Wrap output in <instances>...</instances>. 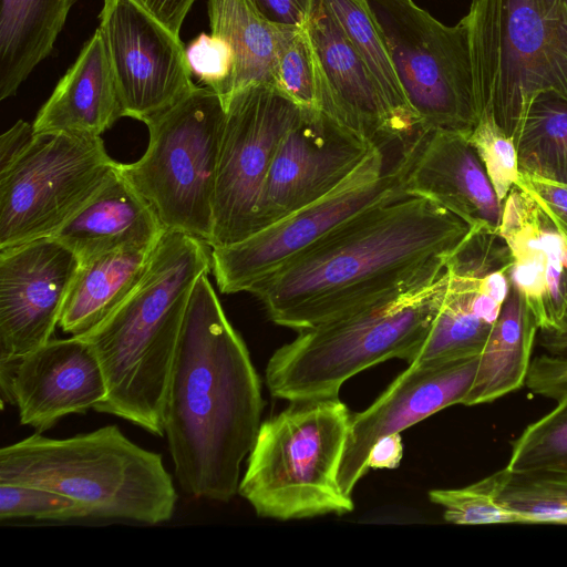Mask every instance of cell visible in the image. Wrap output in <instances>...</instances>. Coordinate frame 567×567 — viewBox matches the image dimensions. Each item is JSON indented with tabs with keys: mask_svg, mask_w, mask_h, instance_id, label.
I'll return each mask as SVG.
<instances>
[{
	"mask_svg": "<svg viewBox=\"0 0 567 567\" xmlns=\"http://www.w3.org/2000/svg\"><path fill=\"white\" fill-rule=\"evenodd\" d=\"M446 286L444 270L430 284L298 331L267 363L269 392L289 402L336 398L357 373L388 359L405 360L425 338Z\"/></svg>",
	"mask_w": 567,
	"mask_h": 567,
	"instance_id": "5",
	"label": "cell"
},
{
	"mask_svg": "<svg viewBox=\"0 0 567 567\" xmlns=\"http://www.w3.org/2000/svg\"><path fill=\"white\" fill-rule=\"evenodd\" d=\"M516 186L528 193L567 236V184L519 171Z\"/></svg>",
	"mask_w": 567,
	"mask_h": 567,
	"instance_id": "36",
	"label": "cell"
},
{
	"mask_svg": "<svg viewBox=\"0 0 567 567\" xmlns=\"http://www.w3.org/2000/svg\"><path fill=\"white\" fill-rule=\"evenodd\" d=\"M512 471L505 466L464 487L432 489L429 498L443 509V518L456 525L520 524L499 495Z\"/></svg>",
	"mask_w": 567,
	"mask_h": 567,
	"instance_id": "30",
	"label": "cell"
},
{
	"mask_svg": "<svg viewBox=\"0 0 567 567\" xmlns=\"http://www.w3.org/2000/svg\"><path fill=\"white\" fill-rule=\"evenodd\" d=\"M403 457V443L400 433L381 437L371 449L368 457L369 470H394Z\"/></svg>",
	"mask_w": 567,
	"mask_h": 567,
	"instance_id": "40",
	"label": "cell"
},
{
	"mask_svg": "<svg viewBox=\"0 0 567 567\" xmlns=\"http://www.w3.org/2000/svg\"><path fill=\"white\" fill-rule=\"evenodd\" d=\"M318 74V109L342 126L386 147L410 142V134L383 100L367 65L323 0H316L307 23Z\"/></svg>",
	"mask_w": 567,
	"mask_h": 567,
	"instance_id": "18",
	"label": "cell"
},
{
	"mask_svg": "<svg viewBox=\"0 0 567 567\" xmlns=\"http://www.w3.org/2000/svg\"><path fill=\"white\" fill-rule=\"evenodd\" d=\"M86 507L58 492L21 484L0 483V520L69 522L91 518Z\"/></svg>",
	"mask_w": 567,
	"mask_h": 567,
	"instance_id": "33",
	"label": "cell"
},
{
	"mask_svg": "<svg viewBox=\"0 0 567 567\" xmlns=\"http://www.w3.org/2000/svg\"><path fill=\"white\" fill-rule=\"evenodd\" d=\"M123 116L106 44L97 28L39 110L33 130L41 135L100 136Z\"/></svg>",
	"mask_w": 567,
	"mask_h": 567,
	"instance_id": "21",
	"label": "cell"
},
{
	"mask_svg": "<svg viewBox=\"0 0 567 567\" xmlns=\"http://www.w3.org/2000/svg\"><path fill=\"white\" fill-rule=\"evenodd\" d=\"M203 274L185 313L164 409V435L184 493L228 503L261 424L260 378Z\"/></svg>",
	"mask_w": 567,
	"mask_h": 567,
	"instance_id": "2",
	"label": "cell"
},
{
	"mask_svg": "<svg viewBox=\"0 0 567 567\" xmlns=\"http://www.w3.org/2000/svg\"><path fill=\"white\" fill-rule=\"evenodd\" d=\"M270 22L287 27H306L316 0H252Z\"/></svg>",
	"mask_w": 567,
	"mask_h": 567,
	"instance_id": "37",
	"label": "cell"
},
{
	"mask_svg": "<svg viewBox=\"0 0 567 567\" xmlns=\"http://www.w3.org/2000/svg\"><path fill=\"white\" fill-rule=\"evenodd\" d=\"M567 465V394L512 442L507 468L513 473Z\"/></svg>",
	"mask_w": 567,
	"mask_h": 567,
	"instance_id": "32",
	"label": "cell"
},
{
	"mask_svg": "<svg viewBox=\"0 0 567 567\" xmlns=\"http://www.w3.org/2000/svg\"><path fill=\"white\" fill-rule=\"evenodd\" d=\"M165 230L148 203L116 168L51 237L70 248L81 262L116 250L153 248Z\"/></svg>",
	"mask_w": 567,
	"mask_h": 567,
	"instance_id": "22",
	"label": "cell"
},
{
	"mask_svg": "<svg viewBox=\"0 0 567 567\" xmlns=\"http://www.w3.org/2000/svg\"><path fill=\"white\" fill-rule=\"evenodd\" d=\"M423 132L470 134L478 122L468 30L447 27L413 0H368Z\"/></svg>",
	"mask_w": 567,
	"mask_h": 567,
	"instance_id": "9",
	"label": "cell"
},
{
	"mask_svg": "<svg viewBox=\"0 0 567 567\" xmlns=\"http://www.w3.org/2000/svg\"><path fill=\"white\" fill-rule=\"evenodd\" d=\"M301 109L268 83L247 86L225 104L210 248L238 243L254 233L268 169Z\"/></svg>",
	"mask_w": 567,
	"mask_h": 567,
	"instance_id": "12",
	"label": "cell"
},
{
	"mask_svg": "<svg viewBox=\"0 0 567 567\" xmlns=\"http://www.w3.org/2000/svg\"><path fill=\"white\" fill-rule=\"evenodd\" d=\"M361 56L383 100L412 135L421 132L416 113L399 82L384 33L368 0H323Z\"/></svg>",
	"mask_w": 567,
	"mask_h": 567,
	"instance_id": "27",
	"label": "cell"
},
{
	"mask_svg": "<svg viewBox=\"0 0 567 567\" xmlns=\"http://www.w3.org/2000/svg\"><path fill=\"white\" fill-rule=\"evenodd\" d=\"M212 270V248L165 230L147 269L124 301L79 336L92 347L106 382L94 411L164 436L168 382L186 309L197 279Z\"/></svg>",
	"mask_w": 567,
	"mask_h": 567,
	"instance_id": "3",
	"label": "cell"
},
{
	"mask_svg": "<svg viewBox=\"0 0 567 567\" xmlns=\"http://www.w3.org/2000/svg\"><path fill=\"white\" fill-rule=\"evenodd\" d=\"M99 30L124 116L146 124L197 86L179 37L136 0H104Z\"/></svg>",
	"mask_w": 567,
	"mask_h": 567,
	"instance_id": "13",
	"label": "cell"
},
{
	"mask_svg": "<svg viewBox=\"0 0 567 567\" xmlns=\"http://www.w3.org/2000/svg\"><path fill=\"white\" fill-rule=\"evenodd\" d=\"M498 233L511 252V286L542 332L557 330L567 319V236L516 185L503 202Z\"/></svg>",
	"mask_w": 567,
	"mask_h": 567,
	"instance_id": "19",
	"label": "cell"
},
{
	"mask_svg": "<svg viewBox=\"0 0 567 567\" xmlns=\"http://www.w3.org/2000/svg\"><path fill=\"white\" fill-rule=\"evenodd\" d=\"M402 190L446 208L471 228L499 229L503 204L466 133L422 131L409 146Z\"/></svg>",
	"mask_w": 567,
	"mask_h": 567,
	"instance_id": "20",
	"label": "cell"
},
{
	"mask_svg": "<svg viewBox=\"0 0 567 567\" xmlns=\"http://www.w3.org/2000/svg\"><path fill=\"white\" fill-rule=\"evenodd\" d=\"M408 153L386 165L385 148L374 146L336 188L316 202L254 233L212 248V270L223 293L247 291L337 226L378 203L405 196Z\"/></svg>",
	"mask_w": 567,
	"mask_h": 567,
	"instance_id": "11",
	"label": "cell"
},
{
	"mask_svg": "<svg viewBox=\"0 0 567 567\" xmlns=\"http://www.w3.org/2000/svg\"><path fill=\"white\" fill-rule=\"evenodd\" d=\"M79 266L76 255L54 237L0 249V361L52 339Z\"/></svg>",
	"mask_w": 567,
	"mask_h": 567,
	"instance_id": "15",
	"label": "cell"
},
{
	"mask_svg": "<svg viewBox=\"0 0 567 567\" xmlns=\"http://www.w3.org/2000/svg\"><path fill=\"white\" fill-rule=\"evenodd\" d=\"M100 136L35 134L0 173V249L53 236L117 168Z\"/></svg>",
	"mask_w": 567,
	"mask_h": 567,
	"instance_id": "10",
	"label": "cell"
},
{
	"mask_svg": "<svg viewBox=\"0 0 567 567\" xmlns=\"http://www.w3.org/2000/svg\"><path fill=\"white\" fill-rule=\"evenodd\" d=\"M488 175L498 200L503 204L519 178V163L515 142L493 117L481 115L467 134Z\"/></svg>",
	"mask_w": 567,
	"mask_h": 567,
	"instance_id": "34",
	"label": "cell"
},
{
	"mask_svg": "<svg viewBox=\"0 0 567 567\" xmlns=\"http://www.w3.org/2000/svg\"><path fill=\"white\" fill-rule=\"evenodd\" d=\"M207 8L212 33L228 41L235 52L230 97L254 84L274 85L281 25L266 19L252 0H208Z\"/></svg>",
	"mask_w": 567,
	"mask_h": 567,
	"instance_id": "26",
	"label": "cell"
},
{
	"mask_svg": "<svg viewBox=\"0 0 567 567\" xmlns=\"http://www.w3.org/2000/svg\"><path fill=\"white\" fill-rule=\"evenodd\" d=\"M351 414L339 396L308 399L261 422L238 486L257 516L291 520L353 511L338 482Z\"/></svg>",
	"mask_w": 567,
	"mask_h": 567,
	"instance_id": "6",
	"label": "cell"
},
{
	"mask_svg": "<svg viewBox=\"0 0 567 567\" xmlns=\"http://www.w3.org/2000/svg\"><path fill=\"white\" fill-rule=\"evenodd\" d=\"M478 357L409 364L365 410L352 413L338 471L342 492L352 497L368 473L372 446L455 404H463L473 383Z\"/></svg>",
	"mask_w": 567,
	"mask_h": 567,
	"instance_id": "16",
	"label": "cell"
},
{
	"mask_svg": "<svg viewBox=\"0 0 567 567\" xmlns=\"http://www.w3.org/2000/svg\"><path fill=\"white\" fill-rule=\"evenodd\" d=\"M540 344L547 353L561 355L567 349V319L557 330L542 332Z\"/></svg>",
	"mask_w": 567,
	"mask_h": 567,
	"instance_id": "41",
	"label": "cell"
},
{
	"mask_svg": "<svg viewBox=\"0 0 567 567\" xmlns=\"http://www.w3.org/2000/svg\"><path fill=\"white\" fill-rule=\"evenodd\" d=\"M468 30L478 117L511 136L526 105L567 101V0H472Z\"/></svg>",
	"mask_w": 567,
	"mask_h": 567,
	"instance_id": "7",
	"label": "cell"
},
{
	"mask_svg": "<svg viewBox=\"0 0 567 567\" xmlns=\"http://www.w3.org/2000/svg\"><path fill=\"white\" fill-rule=\"evenodd\" d=\"M374 146L320 110L301 109L298 120L280 141L268 169L257 204L254 233L330 193Z\"/></svg>",
	"mask_w": 567,
	"mask_h": 567,
	"instance_id": "14",
	"label": "cell"
},
{
	"mask_svg": "<svg viewBox=\"0 0 567 567\" xmlns=\"http://www.w3.org/2000/svg\"><path fill=\"white\" fill-rule=\"evenodd\" d=\"M173 34L179 37L184 19L195 0H136Z\"/></svg>",
	"mask_w": 567,
	"mask_h": 567,
	"instance_id": "39",
	"label": "cell"
},
{
	"mask_svg": "<svg viewBox=\"0 0 567 567\" xmlns=\"http://www.w3.org/2000/svg\"><path fill=\"white\" fill-rule=\"evenodd\" d=\"M186 58L192 74L216 92L225 106L231 95L236 64L235 52L228 41L202 32L186 47Z\"/></svg>",
	"mask_w": 567,
	"mask_h": 567,
	"instance_id": "35",
	"label": "cell"
},
{
	"mask_svg": "<svg viewBox=\"0 0 567 567\" xmlns=\"http://www.w3.org/2000/svg\"><path fill=\"white\" fill-rule=\"evenodd\" d=\"M499 499L520 524L567 525V465L512 472Z\"/></svg>",
	"mask_w": 567,
	"mask_h": 567,
	"instance_id": "29",
	"label": "cell"
},
{
	"mask_svg": "<svg viewBox=\"0 0 567 567\" xmlns=\"http://www.w3.org/2000/svg\"><path fill=\"white\" fill-rule=\"evenodd\" d=\"M154 248L122 249L81 261L59 327L71 336H82L101 324L138 284Z\"/></svg>",
	"mask_w": 567,
	"mask_h": 567,
	"instance_id": "23",
	"label": "cell"
},
{
	"mask_svg": "<svg viewBox=\"0 0 567 567\" xmlns=\"http://www.w3.org/2000/svg\"><path fill=\"white\" fill-rule=\"evenodd\" d=\"M33 125L19 120L0 136V173L8 169L32 145Z\"/></svg>",
	"mask_w": 567,
	"mask_h": 567,
	"instance_id": "38",
	"label": "cell"
},
{
	"mask_svg": "<svg viewBox=\"0 0 567 567\" xmlns=\"http://www.w3.org/2000/svg\"><path fill=\"white\" fill-rule=\"evenodd\" d=\"M274 86L302 109H318V74L306 27L281 25Z\"/></svg>",
	"mask_w": 567,
	"mask_h": 567,
	"instance_id": "31",
	"label": "cell"
},
{
	"mask_svg": "<svg viewBox=\"0 0 567 567\" xmlns=\"http://www.w3.org/2000/svg\"><path fill=\"white\" fill-rule=\"evenodd\" d=\"M470 230L430 199H388L350 217L248 292L274 323L300 331L434 281Z\"/></svg>",
	"mask_w": 567,
	"mask_h": 567,
	"instance_id": "1",
	"label": "cell"
},
{
	"mask_svg": "<svg viewBox=\"0 0 567 567\" xmlns=\"http://www.w3.org/2000/svg\"><path fill=\"white\" fill-rule=\"evenodd\" d=\"M2 398L20 423L44 432L62 417L85 413L106 396L103 370L83 338L51 339L17 359L0 361Z\"/></svg>",
	"mask_w": 567,
	"mask_h": 567,
	"instance_id": "17",
	"label": "cell"
},
{
	"mask_svg": "<svg viewBox=\"0 0 567 567\" xmlns=\"http://www.w3.org/2000/svg\"><path fill=\"white\" fill-rule=\"evenodd\" d=\"M537 329L524 299L511 286L478 357L476 373L463 405L489 403L526 384Z\"/></svg>",
	"mask_w": 567,
	"mask_h": 567,
	"instance_id": "24",
	"label": "cell"
},
{
	"mask_svg": "<svg viewBox=\"0 0 567 567\" xmlns=\"http://www.w3.org/2000/svg\"><path fill=\"white\" fill-rule=\"evenodd\" d=\"M224 123L220 96L197 85L146 123L144 155L117 165L118 173L148 203L166 230L189 235L208 246Z\"/></svg>",
	"mask_w": 567,
	"mask_h": 567,
	"instance_id": "8",
	"label": "cell"
},
{
	"mask_svg": "<svg viewBox=\"0 0 567 567\" xmlns=\"http://www.w3.org/2000/svg\"><path fill=\"white\" fill-rule=\"evenodd\" d=\"M511 136L519 171L567 184V101L550 92L537 94Z\"/></svg>",
	"mask_w": 567,
	"mask_h": 567,
	"instance_id": "28",
	"label": "cell"
},
{
	"mask_svg": "<svg viewBox=\"0 0 567 567\" xmlns=\"http://www.w3.org/2000/svg\"><path fill=\"white\" fill-rule=\"evenodd\" d=\"M0 483L48 488L75 499L92 517L148 525L168 522L178 499L163 456L116 425L65 439L40 432L0 449Z\"/></svg>",
	"mask_w": 567,
	"mask_h": 567,
	"instance_id": "4",
	"label": "cell"
},
{
	"mask_svg": "<svg viewBox=\"0 0 567 567\" xmlns=\"http://www.w3.org/2000/svg\"><path fill=\"white\" fill-rule=\"evenodd\" d=\"M76 0H0V100L49 56Z\"/></svg>",
	"mask_w": 567,
	"mask_h": 567,
	"instance_id": "25",
	"label": "cell"
}]
</instances>
